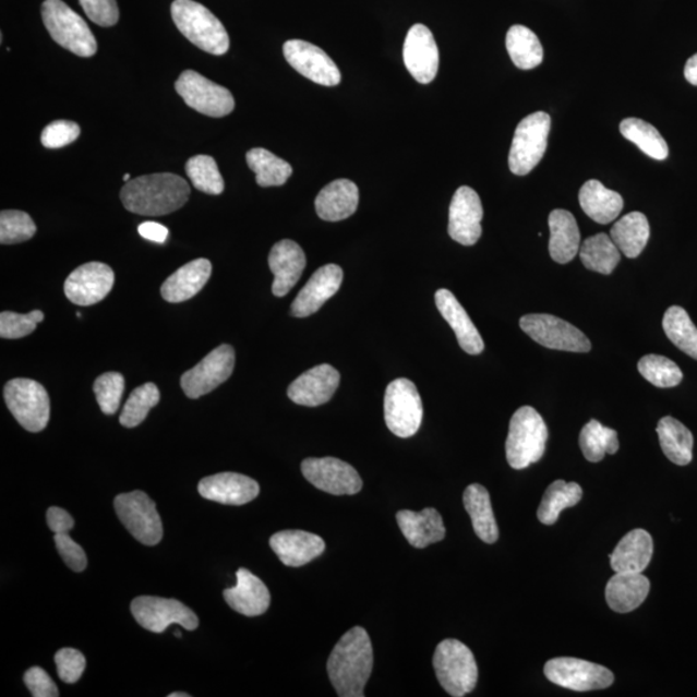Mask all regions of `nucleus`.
<instances>
[{
    "label": "nucleus",
    "instance_id": "f257e3e1",
    "mask_svg": "<svg viewBox=\"0 0 697 697\" xmlns=\"http://www.w3.org/2000/svg\"><path fill=\"white\" fill-rule=\"evenodd\" d=\"M372 668L371 639L361 626L345 633L327 661L329 681L341 697H363Z\"/></svg>",
    "mask_w": 697,
    "mask_h": 697
},
{
    "label": "nucleus",
    "instance_id": "f03ea898",
    "mask_svg": "<svg viewBox=\"0 0 697 697\" xmlns=\"http://www.w3.org/2000/svg\"><path fill=\"white\" fill-rule=\"evenodd\" d=\"M188 182L175 173H153L125 182L121 200L125 209L141 216H165L185 206Z\"/></svg>",
    "mask_w": 697,
    "mask_h": 697
},
{
    "label": "nucleus",
    "instance_id": "7ed1b4c3",
    "mask_svg": "<svg viewBox=\"0 0 697 697\" xmlns=\"http://www.w3.org/2000/svg\"><path fill=\"white\" fill-rule=\"evenodd\" d=\"M171 13L178 29L202 51L215 56L228 52V32L206 7L194 0H175Z\"/></svg>",
    "mask_w": 697,
    "mask_h": 697
},
{
    "label": "nucleus",
    "instance_id": "20e7f679",
    "mask_svg": "<svg viewBox=\"0 0 697 697\" xmlns=\"http://www.w3.org/2000/svg\"><path fill=\"white\" fill-rule=\"evenodd\" d=\"M548 428L533 407L525 406L514 412L506 438V460L516 470L530 467L545 454Z\"/></svg>",
    "mask_w": 697,
    "mask_h": 697
},
{
    "label": "nucleus",
    "instance_id": "39448f33",
    "mask_svg": "<svg viewBox=\"0 0 697 697\" xmlns=\"http://www.w3.org/2000/svg\"><path fill=\"white\" fill-rule=\"evenodd\" d=\"M433 666L441 686L454 697L473 692L478 682L474 654L457 639H445L436 646Z\"/></svg>",
    "mask_w": 697,
    "mask_h": 697
},
{
    "label": "nucleus",
    "instance_id": "423d86ee",
    "mask_svg": "<svg viewBox=\"0 0 697 697\" xmlns=\"http://www.w3.org/2000/svg\"><path fill=\"white\" fill-rule=\"evenodd\" d=\"M41 17L56 44L68 51L81 58H91L97 52L95 35L86 21L62 0H46L41 5Z\"/></svg>",
    "mask_w": 697,
    "mask_h": 697
},
{
    "label": "nucleus",
    "instance_id": "0eeeda50",
    "mask_svg": "<svg viewBox=\"0 0 697 697\" xmlns=\"http://www.w3.org/2000/svg\"><path fill=\"white\" fill-rule=\"evenodd\" d=\"M551 127V116L544 111L533 112L520 121L509 153V168L514 175H528L540 164L546 152Z\"/></svg>",
    "mask_w": 697,
    "mask_h": 697
},
{
    "label": "nucleus",
    "instance_id": "6e6552de",
    "mask_svg": "<svg viewBox=\"0 0 697 697\" xmlns=\"http://www.w3.org/2000/svg\"><path fill=\"white\" fill-rule=\"evenodd\" d=\"M4 399L13 418L27 432L46 429L51 406L44 385L31 378H13L4 386Z\"/></svg>",
    "mask_w": 697,
    "mask_h": 697
},
{
    "label": "nucleus",
    "instance_id": "1a4fd4ad",
    "mask_svg": "<svg viewBox=\"0 0 697 697\" xmlns=\"http://www.w3.org/2000/svg\"><path fill=\"white\" fill-rule=\"evenodd\" d=\"M422 402L417 385L408 378L394 380L386 387L384 417L386 426L399 438L418 433L422 421Z\"/></svg>",
    "mask_w": 697,
    "mask_h": 697
},
{
    "label": "nucleus",
    "instance_id": "9d476101",
    "mask_svg": "<svg viewBox=\"0 0 697 697\" xmlns=\"http://www.w3.org/2000/svg\"><path fill=\"white\" fill-rule=\"evenodd\" d=\"M115 508L119 520L141 544L154 546L164 538L157 505L143 491L118 495Z\"/></svg>",
    "mask_w": 697,
    "mask_h": 697
},
{
    "label": "nucleus",
    "instance_id": "9b49d317",
    "mask_svg": "<svg viewBox=\"0 0 697 697\" xmlns=\"http://www.w3.org/2000/svg\"><path fill=\"white\" fill-rule=\"evenodd\" d=\"M519 326L534 343L548 349L573 353H589L591 349L588 337L558 316L528 314L520 319Z\"/></svg>",
    "mask_w": 697,
    "mask_h": 697
},
{
    "label": "nucleus",
    "instance_id": "f8f14e48",
    "mask_svg": "<svg viewBox=\"0 0 697 697\" xmlns=\"http://www.w3.org/2000/svg\"><path fill=\"white\" fill-rule=\"evenodd\" d=\"M175 88L188 107L204 116L221 118L236 108L235 97L228 88L218 86L193 70L182 73Z\"/></svg>",
    "mask_w": 697,
    "mask_h": 697
},
{
    "label": "nucleus",
    "instance_id": "ddd939ff",
    "mask_svg": "<svg viewBox=\"0 0 697 697\" xmlns=\"http://www.w3.org/2000/svg\"><path fill=\"white\" fill-rule=\"evenodd\" d=\"M544 674L554 685L577 693L608 688L615 681L610 669L575 658H555L546 661Z\"/></svg>",
    "mask_w": 697,
    "mask_h": 697
},
{
    "label": "nucleus",
    "instance_id": "4468645a",
    "mask_svg": "<svg viewBox=\"0 0 697 697\" xmlns=\"http://www.w3.org/2000/svg\"><path fill=\"white\" fill-rule=\"evenodd\" d=\"M136 622L146 630L164 633L171 624H179L187 630L199 628L200 620L184 603L160 597H137L131 603Z\"/></svg>",
    "mask_w": 697,
    "mask_h": 697
},
{
    "label": "nucleus",
    "instance_id": "2eb2a0df",
    "mask_svg": "<svg viewBox=\"0 0 697 697\" xmlns=\"http://www.w3.org/2000/svg\"><path fill=\"white\" fill-rule=\"evenodd\" d=\"M236 365V351L230 345L211 351L207 357L181 376L180 384L187 397L196 399L216 389L231 376Z\"/></svg>",
    "mask_w": 697,
    "mask_h": 697
},
{
    "label": "nucleus",
    "instance_id": "dca6fc26",
    "mask_svg": "<svg viewBox=\"0 0 697 697\" xmlns=\"http://www.w3.org/2000/svg\"><path fill=\"white\" fill-rule=\"evenodd\" d=\"M301 471L314 488L331 495H356L363 488L358 471L336 457H309L302 461Z\"/></svg>",
    "mask_w": 697,
    "mask_h": 697
},
{
    "label": "nucleus",
    "instance_id": "f3484780",
    "mask_svg": "<svg viewBox=\"0 0 697 697\" xmlns=\"http://www.w3.org/2000/svg\"><path fill=\"white\" fill-rule=\"evenodd\" d=\"M285 58L288 63L308 80L321 86L335 87L341 82L339 68L320 47L309 41L292 39L284 46Z\"/></svg>",
    "mask_w": 697,
    "mask_h": 697
},
{
    "label": "nucleus",
    "instance_id": "a211bd4d",
    "mask_svg": "<svg viewBox=\"0 0 697 697\" xmlns=\"http://www.w3.org/2000/svg\"><path fill=\"white\" fill-rule=\"evenodd\" d=\"M483 207L474 189L456 190L449 206L448 235L462 245H474L482 236Z\"/></svg>",
    "mask_w": 697,
    "mask_h": 697
},
{
    "label": "nucleus",
    "instance_id": "6ab92c4d",
    "mask_svg": "<svg viewBox=\"0 0 697 697\" xmlns=\"http://www.w3.org/2000/svg\"><path fill=\"white\" fill-rule=\"evenodd\" d=\"M115 272L103 263H88L75 269L65 280L67 298L75 305L91 307L103 301L115 286Z\"/></svg>",
    "mask_w": 697,
    "mask_h": 697
},
{
    "label": "nucleus",
    "instance_id": "aec40b11",
    "mask_svg": "<svg viewBox=\"0 0 697 697\" xmlns=\"http://www.w3.org/2000/svg\"><path fill=\"white\" fill-rule=\"evenodd\" d=\"M404 61L410 74L421 84L434 81L440 68L438 46L425 25H413L404 46Z\"/></svg>",
    "mask_w": 697,
    "mask_h": 697
},
{
    "label": "nucleus",
    "instance_id": "412c9836",
    "mask_svg": "<svg viewBox=\"0 0 697 697\" xmlns=\"http://www.w3.org/2000/svg\"><path fill=\"white\" fill-rule=\"evenodd\" d=\"M339 385V371L333 365L320 364L296 378L288 386L287 396L296 405L319 407L329 402Z\"/></svg>",
    "mask_w": 697,
    "mask_h": 697
},
{
    "label": "nucleus",
    "instance_id": "4be33fe9",
    "mask_svg": "<svg viewBox=\"0 0 697 697\" xmlns=\"http://www.w3.org/2000/svg\"><path fill=\"white\" fill-rule=\"evenodd\" d=\"M344 272L339 265L328 264L320 267L304 288L296 296L291 305V314L296 319H307L326 304L339 292Z\"/></svg>",
    "mask_w": 697,
    "mask_h": 697
},
{
    "label": "nucleus",
    "instance_id": "5701e85b",
    "mask_svg": "<svg viewBox=\"0 0 697 697\" xmlns=\"http://www.w3.org/2000/svg\"><path fill=\"white\" fill-rule=\"evenodd\" d=\"M269 266L274 274L272 291L277 298H284L292 290L307 266L305 252L290 239H284L273 245Z\"/></svg>",
    "mask_w": 697,
    "mask_h": 697
},
{
    "label": "nucleus",
    "instance_id": "b1692460",
    "mask_svg": "<svg viewBox=\"0 0 697 697\" xmlns=\"http://www.w3.org/2000/svg\"><path fill=\"white\" fill-rule=\"evenodd\" d=\"M199 491L202 497L224 505H244L260 494V485L252 478L238 473H218L203 478Z\"/></svg>",
    "mask_w": 697,
    "mask_h": 697
},
{
    "label": "nucleus",
    "instance_id": "393cba45",
    "mask_svg": "<svg viewBox=\"0 0 697 697\" xmlns=\"http://www.w3.org/2000/svg\"><path fill=\"white\" fill-rule=\"evenodd\" d=\"M271 546L280 562L288 567L304 566L326 551L325 541L319 534L299 530L274 533Z\"/></svg>",
    "mask_w": 697,
    "mask_h": 697
},
{
    "label": "nucleus",
    "instance_id": "a878e982",
    "mask_svg": "<svg viewBox=\"0 0 697 697\" xmlns=\"http://www.w3.org/2000/svg\"><path fill=\"white\" fill-rule=\"evenodd\" d=\"M435 305L438 308L443 319L454 329L456 339L465 353L470 356L481 354L484 350L482 336L478 333L467 310L457 301L455 295L446 290V288H441V290L435 292Z\"/></svg>",
    "mask_w": 697,
    "mask_h": 697
},
{
    "label": "nucleus",
    "instance_id": "bb28decb",
    "mask_svg": "<svg viewBox=\"0 0 697 697\" xmlns=\"http://www.w3.org/2000/svg\"><path fill=\"white\" fill-rule=\"evenodd\" d=\"M237 586L224 591L225 601L244 616L265 614L271 605V593L265 584L245 568L237 572Z\"/></svg>",
    "mask_w": 697,
    "mask_h": 697
},
{
    "label": "nucleus",
    "instance_id": "cd10ccee",
    "mask_svg": "<svg viewBox=\"0 0 697 697\" xmlns=\"http://www.w3.org/2000/svg\"><path fill=\"white\" fill-rule=\"evenodd\" d=\"M653 554L651 534L637 528L620 540L615 551L610 554L611 568L615 573L642 574L650 565Z\"/></svg>",
    "mask_w": 697,
    "mask_h": 697
},
{
    "label": "nucleus",
    "instance_id": "c85d7f7f",
    "mask_svg": "<svg viewBox=\"0 0 697 697\" xmlns=\"http://www.w3.org/2000/svg\"><path fill=\"white\" fill-rule=\"evenodd\" d=\"M651 584L640 573H616L605 587V601L612 611L628 614L646 601Z\"/></svg>",
    "mask_w": 697,
    "mask_h": 697
},
{
    "label": "nucleus",
    "instance_id": "c756f323",
    "mask_svg": "<svg viewBox=\"0 0 697 697\" xmlns=\"http://www.w3.org/2000/svg\"><path fill=\"white\" fill-rule=\"evenodd\" d=\"M213 264L207 259H196L192 263L181 266L161 285L160 293L168 302H184L194 298L206 286Z\"/></svg>",
    "mask_w": 697,
    "mask_h": 697
},
{
    "label": "nucleus",
    "instance_id": "7c9ffc66",
    "mask_svg": "<svg viewBox=\"0 0 697 697\" xmlns=\"http://www.w3.org/2000/svg\"><path fill=\"white\" fill-rule=\"evenodd\" d=\"M359 190L353 181L335 180L321 190L315 200L316 214L325 221H341L356 214Z\"/></svg>",
    "mask_w": 697,
    "mask_h": 697
},
{
    "label": "nucleus",
    "instance_id": "2f4dec72",
    "mask_svg": "<svg viewBox=\"0 0 697 697\" xmlns=\"http://www.w3.org/2000/svg\"><path fill=\"white\" fill-rule=\"evenodd\" d=\"M400 531L410 545L424 549L446 537V528L438 510L426 508L419 513L400 510L397 513Z\"/></svg>",
    "mask_w": 697,
    "mask_h": 697
},
{
    "label": "nucleus",
    "instance_id": "473e14b6",
    "mask_svg": "<svg viewBox=\"0 0 697 697\" xmlns=\"http://www.w3.org/2000/svg\"><path fill=\"white\" fill-rule=\"evenodd\" d=\"M549 253L555 263L573 262L580 251V230L572 213L566 209H554L549 215Z\"/></svg>",
    "mask_w": 697,
    "mask_h": 697
},
{
    "label": "nucleus",
    "instance_id": "72a5a7b5",
    "mask_svg": "<svg viewBox=\"0 0 697 697\" xmlns=\"http://www.w3.org/2000/svg\"><path fill=\"white\" fill-rule=\"evenodd\" d=\"M579 201L584 213L602 225L615 221L624 208L623 196L598 180H589L582 185Z\"/></svg>",
    "mask_w": 697,
    "mask_h": 697
},
{
    "label": "nucleus",
    "instance_id": "f704fd0d",
    "mask_svg": "<svg viewBox=\"0 0 697 697\" xmlns=\"http://www.w3.org/2000/svg\"><path fill=\"white\" fill-rule=\"evenodd\" d=\"M462 502L468 512L474 532L485 544H495L498 539V527L492 510L489 491L481 484H470L464 491Z\"/></svg>",
    "mask_w": 697,
    "mask_h": 697
},
{
    "label": "nucleus",
    "instance_id": "c9c22d12",
    "mask_svg": "<svg viewBox=\"0 0 697 697\" xmlns=\"http://www.w3.org/2000/svg\"><path fill=\"white\" fill-rule=\"evenodd\" d=\"M610 237L626 257L636 259L650 239V224L642 213H630L612 227Z\"/></svg>",
    "mask_w": 697,
    "mask_h": 697
},
{
    "label": "nucleus",
    "instance_id": "e433bc0d",
    "mask_svg": "<svg viewBox=\"0 0 697 697\" xmlns=\"http://www.w3.org/2000/svg\"><path fill=\"white\" fill-rule=\"evenodd\" d=\"M657 432L661 449L669 460L680 467L693 461L694 435L681 421L663 418L659 421Z\"/></svg>",
    "mask_w": 697,
    "mask_h": 697
},
{
    "label": "nucleus",
    "instance_id": "4c0bfd02",
    "mask_svg": "<svg viewBox=\"0 0 697 697\" xmlns=\"http://www.w3.org/2000/svg\"><path fill=\"white\" fill-rule=\"evenodd\" d=\"M506 49L518 69L538 68L544 60V49L538 35L524 25H513L506 34Z\"/></svg>",
    "mask_w": 697,
    "mask_h": 697
},
{
    "label": "nucleus",
    "instance_id": "58836bf2",
    "mask_svg": "<svg viewBox=\"0 0 697 697\" xmlns=\"http://www.w3.org/2000/svg\"><path fill=\"white\" fill-rule=\"evenodd\" d=\"M582 498V490L575 482L562 480L553 482L542 496L538 510V518L542 525L552 526L557 522L560 514L579 504Z\"/></svg>",
    "mask_w": 697,
    "mask_h": 697
},
{
    "label": "nucleus",
    "instance_id": "ea45409f",
    "mask_svg": "<svg viewBox=\"0 0 697 697\" xmlns=\"http://www.w3.org/2000/svg\"><path fill=\"white\" fill-rule=\"evenodd\" d=\"M580 259L588 271L610 276L620 263V250L611 237L600 232L580 245Z\"/></svg>",
    "mask_w": 697,
    "mask_h": 697
},
{
    "label": "nucleus",
    "instance_id": "a19ab883",
    "mask_svg": "<svg viewBox=\"0 0 697 697\" xmlns=\"http://www.w3.org/2000/svg\"><path fill=\"white\" fill-rule=\"evenodd\" d=\"M248 165L256 173V181L260 187H281L291 178L292 167L286 160L280 159L263 147L251 149L248 155Z\"/></svg>",
    "mask_w": 697,
    "mask_h": 697
},
{
    "label": "nucleus",
    "instance_id": "79ce46f5",
    "mask_svg": "<svg viewBox=\"0 0 697 697\" xmlns=\"http://www.w3.org/2000/svg\"><path fill=\"white\" fill-rule=\"evenodd\" d=\"M620 132L625 139L636 144L649 157L664 160L669 155V147L660 132L650 123L638 118H626L620 124Z\"/></svg>",
    "mask_w": 697,
    "mask_h": 697
},
{
    "label": "nucleus",
    "instance_id": "37998d69",
    "mask_svg": "<svg viewBox=\"0 0 697 697\" xmlns=\"http://www.w3.org/2000/svg\"><path fill=\"white\" fill-rule=\"evenodd\" d=\"M580 448L590 462H600L605 455H615L620 448L614 429L605 428L600 421L590 420L580 433Z\"/></svg>",
    "mask_w": 697,
    "mask_h": 697
},
{
    "label": "nucleus",
    "instance_id": "c03bdc74",
    "mask_svg": "<svg viewBox=\"0 0 697 697\" xmlns=\"http://www.w3.org/2000/svg\"><path fill=\"white\" fill-rule=\"evenodd\" d=\"M663 328L668 339L675 347L697 361V328L685 309L669 308L664 315Z\"/></svg>",
    "mask_w": 697,
    "mask_h": 697
},
{
    "label": "nucleus",
    "instance_id": "a18cd8bd",
    "mask_svg": "<svg viewBox=\"0 0 697 697\" xmlns=\"http://www.w3.org/2000/svg\"><path fill=\"white\" fill-rule=\"evenodd\" d=\"M185 170L194 188L201 190V192L211 195H218L224 192V179L213 157L196 155V157L188 160Z\"/></svg>",
    "mask_w": 697,
    "mask_h": 697
},
{
    "label": "nucleus",
    "instance_id": "49530a36",
    "mask_svg": "<svg viewBox=\"0 0 697 697\" xmlns=\"http://www.w3.org/2000/svg\"><path fill=\"white\" fill-rule=\"evenodd\" d=\"M160 400V393L158 386L153 383H146L136 387L132 392L129 400L124 405L121 419V424L125 428H135L143 422L147 413L153 407L157 406Z\"/></svg>",
    "mask_w": 697,
    "mask_h": 697
},
{
    "label": "nucleus",
    "instance_id": "de8ad7c7",
    "mask_svg": "<svg viewBox=\"0 0 697 697\" xmlns=\"http://www.w3.org/2000/svg\"><path fill=\"white\" fill-rule=\"evenodd\" d=\"M638 371L647 382L663 389L677 386L683 380L678 365L663 356L649 354L640 358Z\"/></svg>",
    "mask_w": 697,
    "mask_h": 697
},
{
    "label": "nucleus",
    "instance_id": "09e8293b",
    "mask_svg": "<svg viewBox=\"0 0 697 697\" xmlns=\"http://www.w3.org/2000/svg\"><path fill=\"white\" fill-rule=\"evenodd\" d=\"M37 232V225L23 211L9 209L0 214V243L15 244L29 241Z\"/></svg>",
    "mask_w": 697,
    "mask_h": 697
},
{
    "label": "nucleus",
    "instance_id": "8fccbe9b",
    "mask_svg": "<svg viewBox=\"0 0 697 697\" xmlns=\"http://www.w3.org/2000/svg\"><path fill=\"white\" fill-rule=\"evenodd\" d=\"M94 392L105 414H115L124 392V377L119 372H107L96 378Z\"/></svg>",
    "mask_w": 697,
    "mask_h": 697
},
{
    "label": "nucleus",
    "instance_id": "3c124183",
    "mask_svg": "<svg viewBox=\"0 0 697 697\" xmlns=\"http://www.w3.org/2000/svg\"><path fill=\"white\" fill-rule=\"evenodd\" d=\"M45 314L40 310H33L29 314L3 312L0 314V336L2 339H23L37 329V325L44 322Z\"/></svg>",
    "mask_w": 697,
    "mask_h": 697
},
{
    "label": "nucleus",
    "instance_id": "603ef678",
    "mask_svg": "<svg viewBox=\"0 0 697 697\" xmlns=\"http://www.w3.org/2000/svg\"><path fill=\"white\" fill-rule=\"evenodd\" d=\"M81 127L72 121H55L41 132V144L47 149H61L80 137Z\"/></svg>",
    "mask_w": 697,
    "mask_h": 697
},
{
    "label": "nucleus",
    "instance_id": "864d4df0",
    "mask_svg": "<svg viewBox=\"0 0 697 697\" xmlns=\"http://www.w3.org/2000/svg\"><path fill=\"white\" fill-rule=\"evenodd\" d=\"M55 663L58 666L59 677L65 683L80 681L86 669V658L81 651L74 649H61L56 652Z\"/></svg>",
    "mask_w": 697,
    "mask_h": 697
},
{
    "label": "nucleus",
    "instance_id": "5fc2aeb1",
    "mask_svg": "<svg viewBox=\"0 0 697 697\" xmlns=\"http://www.w3.org/2000/svg\"><path fill=\"white\" fill-rule=\"evenodd\" d=\"M55 544L63 562L74 573H82L87 567V555L83 548L69 537V533H55Z\"/></svg>",
    "mask_w": 697,
    "mask_h": 697
},
{
    "label": "nucleus",
    "instance_id": "6e6d98bb",
    "mask_svg": "<svg viewBox=\"0 0 697 697\" xmlns=\"http://www.w3.org/2000/svg\"><path fill=\"white\" fill-rule=\"evenodd\" d=\"M84 12L95 24L109 27L119 20L117 0H80Z\"/></svg>",
    "mask_w": 697,
    "mask_h": 697
},
{
    "label": "nucleus",
    "instance_id": "4d7b16f0",
    "mask_svg": "<svg viewBox=\"0 0 697 697\" xmlns=\"http://www.w3.org/2000/svg\"><path fill=\"white\" fill-rule=\"evenodd\" d=\"M25 685L34 697H59V688L39 666L31 668L24 675Z\"/></svg>",
    "mask_w": 697,
    "mask_h": 697
},
{
    "label": "nucleus",
    "instance_id": "13d9d810",
    "mask_svg": "<svg viewBox=\"0 0 697 697\" xmlns=\"http://www.w3.org/2000/svg\"><path fill=\"white\" fill-rule=\"evenodd\" d=\"M47 524L52 532L65 533L74 527V519L67 510L52 506L47 512Z\"/></svg>",
    "mask_w": 697,
    "mask_h": 697
},
{
    "label": "nucleus",
    "instance_id": "bf43d9fd",
    "mask_svg": "<svg viewBox=\"0 0 697 697\" xmlns=\"http://www.w3.org/2000/svg\"><path fill=\"white\" fill-rule=\"evenodd\" d=\"M139 232L140 236L147 239V241L159 244H164L167 241L168 235H170V231H168L165 225L154 221L141 224L139 227Z\"/></svg>",
    "mask_w": 697,
    "mask_h": 697
},
{
    "label": "nucleus",
    "instance_id": "052dcab7",
    "mask_svg": "<svg viewBox=\"0 0 697 697\" xmlns=\"http://www.w3.org/2000/svg\"><path fill=\"white\" fill-rule=\"evenodd\" d=\"M685 77L688 83L697 86V53L688 59L685 67Z\"/></svg>",
    "mask_w": 697,
    "mask_h": 697
},
{
    "label": "nucleus",
    "instance_id": "680f3d73",
    "mask_svg": "<svg viewBox=\"0 0 697 697\" xmlns=\"http://www.w3.org/2000/svg\"><path fill=\"white\" fill-rule=\"evenodd\" d=\"M168 697H190V695L184 693H173L168 695Z\"/></svg>",
    "mask_w": 697,
    "mask_h": 697
},
{
    "label": "nucleus",
    "instance_id": "e2e57ef3",
    "mask_svg": "<svg viewBox=\"0 0 697 697\" xmlns=\"http://www.w3.org/2000/svg\"><path fill=\"white\" fill-rule=\"evenodd\" d=\"M123 180H124L125 182H129V181L131 180V175H130V173H125V175L123 176Z\"/></svg>",
    "mask_w": 697,
    "mask_h": 697
},
{
    "label": "nucleus",
    "instance_id": "0e129e2a",
    "mask_svg": "<svg viewBox=\"0 0 697 697\" xmlns=\"http://www.w3.org/2000/svg\"><path fill=\"white\" fill-rule=\"evenodd\" d=\"M175 636H176V637H179V638H181V637H182V635H181V633H180V632H175Z\"/></svg>",
    "mask_w": 697,
    "mask_h": 697
}]
</instances>
